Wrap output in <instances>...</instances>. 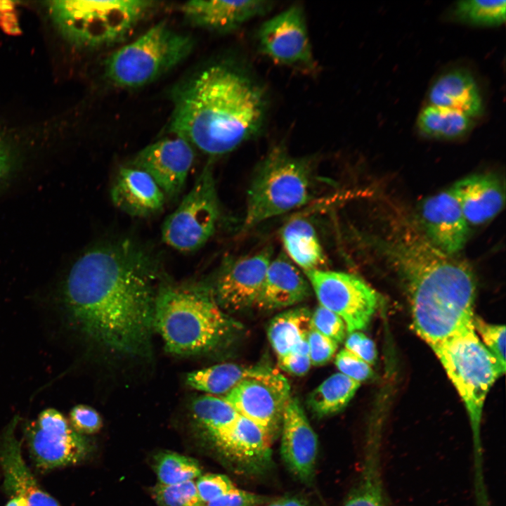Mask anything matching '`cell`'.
<instances>
[{"mask_svg":"<svg viewBox=\"0 0 506 506\" xmlns=\"http://www.w3.org/2000/svg\"><path fill=\"white\" fill-rule=\"evenodd\" d=\"M430 105L460 111L472 119L484 112V103L473 75L465 69H453L441 74L428 92Z\"/></svg>","mask_w":506,"mask_h":506,"instance_id":"603a6c76","label":"cell"},{"mask_svg":"<svg viewBox=\"0 0 506 506\" xmlns=\"http://www.w3.org/2000/svg\"><path fill=\"white\" fill-rule=\"evenodd\" d=\"M159 278L157 260L129 240L93 248L68 273L63 312L90 344L123 356H147Z\"/></svg>","mask_w":506,"mask_h":506,"instance_id":"6da1fadb","label":"cell"},{"mask_svg":"<svg viewBox=\"0 0 506 506\" xmlns=\"http://www.w3.org/2000/svg\"><path fill=\"white\" fill-rule=\"evenodd\" d=\"M113 204L134 217H148L164 208L166 196L153 179L133 166L122 167L110 190Z\"/></svg>","mask_w":506,"mask_h":506,"instance_id":"ffe728a7","label":"cell"},{"mask_svg":"<svg viewBox=\"0 0 506 506\" xmlns=\"http://www.w3.org/2000/svg\"><path fill=\"white\" fill-rule=\"evenodd\" d=\"M267 506H307L303 501L294 498H287L274 501Z\"/></svg>","mask_w":506,"mask_h":506,"instance_id":"f6af8a7d","label":"cell"},{"mask_svg":"<svg viewBox=\"0 0 506 506\" xmlns=\"http://www.w3.org/2000/svg\"><path fill=\"white\" fill-rule=\"evenodd\" d=\"M344 349L370 365L376 361L377 350L374 342L361 331L349 333L344 342Z\"/></svg>","mask_w":506,"mask_h":506,"instance_id":"b9f144b4","label":"cell"},{"mask_svg":"<svg viewBox=\"0 0 506 506\" xmlns=\"http://www.w3.org/2000/svg\"><path fill=\"white\" fill-rule=\"evenodd\" d=\"M153 467L158 484L162 485H174L191 481L200 477L202 473L196 460L170 451L157 455Z\"/></svg>","mask_w":506,"mask_h":506,"instance_id":"1f68e13d","label":"cell"},{"mask_svg":"<svg viewBox=\"0 0 506 506\" xmlns=\"http://www.w3.org/2000/svg\"><path fill=\"white\" fill-rule=\"evenodd\" d=\"M461 396L472 431L474 480L484 479L480 429L486 395L505 371L478 337L471 323L446 340L430 346Z\"/></svg>","mask_w":506,"mask_h":506,"instance_id":"5b68a950","label":"cell"},{"mask_svg":"<svg viewBox=\"0 0 506 506\" xmlns=\"http://www.w3.org/2000/svg\"><path fill=\"white\" fill-rule=\"evenodd\" d=\"M193 47L190 36L162 21L113 52L105 62V73L118 86L141 87L179 65Z\"/></svg>","mask_w":506,"mask_h":506,"instance_id":"ba28073f","label":"cell"},{"mask_svg":"<svg viewBox=\"0 0 506 506\" xmlns=\"http://www.w3.org/2000/svg\"><path fill=\"white\" fill-rule=\"evenodd\" d=\"M26 436L33 461L44 469L75 464L88 451L84 437L54 408L41 411L27 427Z\"/></svg>","mask_w":506,"mask_h":506,"instance_id":"7c38bea8","label":"cell"},{"mask_svg":"<svg viewBox=\"0 0 506 506\" xmlns=\"http://www.w3.org/2000/svg\"><path fill=\"white\" fill-rule=\"evenodd\" d=\"M257 39L260 51L275 63L304 71L316 68L303 8L294 5L264 22Z\"/></svg>","mask_w":506,"mask_h":506,"instance_id":"4fadbf2b","label":"cell"},{"mask_svg":"<svg viewBox=\"0 0 506 506\" xmlns=\"http://www.w3.org/2000/svg\"><path fill=\"white\" fill-rule=\"evenodd\" d=\"M195 486L200 499L205 504L236 488L228 476L220 474L200 476Z\"/></svg>","mask_w":506,"mask_h":506,"instance_id":"74e56055","label":"cell"},{"mask_svg":"<svg viewBox=\"0 0 506 506\" xmlns=\"http://www.w3.org/2000/svg\"><path fill=\"white\" fill-rule=\"evenodd\" d=\"M472 323L484 345L505 368V326L487 323L476 316H474Z\"/></svg>","mask_w":506,"mask_h":506,"instance_id":"e575fe53","label":"cell"},{"mask_svg":"<svg viewBox=\"0 0 506 506\" xmlns=\"http://www.w3.org/2000/svg\"><path fill=\"white\" fill-rule=\"evenodd\" d=\"M311 325L323 335L336 342H342L346 334L343 320L336 313L318 305L311 313Z\"/></svg>","mask_w":506,"mask_h":506,"instance_id":"d590c367","label":"cell"},{"mask_svg":"<svg viewBox=\"0 0 506 506\" xmlns=\"http://www.w3.org/2000/svg\"><path fill=\"white\" fill-rule=\"evenodd\" d=\"M219 216L214 174L207 164L179 205L164 221L162 240L182 252L198 250L213 235Z\"/></svg>","mask_w":506,"mask_h":506,"instance_id":"9c48e42d","label":"cell"},{"mask_svg":"<svg viewBox=\"0 0 506 506\" xmlns=\"http://www.w3.org/2000/svg\"><path fill=\"white\" fill-rule=\"evenodd\" d=\"M281 424L282 458L294 476L309 483L314 473L318 439L296 398L291 397L286 404Z\"/></svg>","mask_w":506,"mask_h":506,"instance_id":"e0dca14e","label":"cell"},{"mask_svg":"<svg viewBox=\"0 0 506 506\" xmlns=\"http://www.w3.org/2000/svg\"><path fill=\"white\" fill-rule=\"evenodd\" d=\"M381 448L377 435L370 438L361 479L343 506H387L381 478Z\"/></svg>","mask_w":506,"mask_h":506,"instance_id":"83f0119b","label":"cell"},{"mask_svg":"<svg viewBox=\"0 0 506 506\" xmlns=\"http://www.w3.org/2000/svg\"><path fill=\"white\" fill-rule=\"evenodd\" d=\"M9 166L10 162L8 153L0 141V181L4 179L8 173Z\"/></svg>","mask_w":506,"mask_h":506,"instance_id":"ee69618b","label":"cell"},{"mask_svg":"<svg viewBox=\"0 0 506 506\" xmlns=\"http://www.w3.org/2000/svg\"><path fill=\"white\" fill-rule=\"evenodd\" d=\"M280 367L285 372L296 376L305 375L311 366L309 355L290 353L278 360Z\"/></svg>","mask_w":506,"mask_h":506,"instance_id":"7bdbcfd3","label":"cell"},{"mask_svg":"<svg viewBox=\"0 0 506 506\" xmlns=\"http://www.w3.org/2000/svg\"><path fill=\"white\" fill-rule=\"evenodd\" d=\"M233 326L209 287L161 283L154 329L169 353L187 356L209 351L225 339Z\"/></svg>","mask_w":506,"mask_h":506,"instance_id":"277c9868","label":"cell"},{"mask_svg":"<svg viewBox=\"0 0 506 506\" xmlns=\"http://www.w3.org/2000/svg\"><path fill=\"white\" fill-rule=\"evenodd\" d=\"M153 495L159 506H206L193 480L174 485L157 484Z\"/></svg>","mask_w":506,"mask_h":506,"instance_id":"836d02e7","label":"cell"},{"mask_svg":"<svg viewBox=\"0 0 506 506\" xmlns=\"http://www.w3.org/2000/svg\"><path fill=\"white\" fill-rule=\"evenodd\" d=\"M309 353L311 365H323L334 356L338 344L323 335L311 325L308 334Z\"/></svg>","mask_w":506,"mask_h":506,"instance_id":"f35d334b","label":"cell"},{"mask_svg":"<svg viewBox=\"0 0 506 506\" xmlns=\"http://www.w3.org/2000/svg\"><path fill=\"white\" fill-rule=\"evenodd\" d=\"M258 368L233 363H220L188 373L186 383L190 387L210 395H226L254 373Z\"/></svg>","mask_w":506,"mask_h":506,"instance_id":"f1b7e54d","label":"cell"},{"mask_svg":"<svg viewBox=\"0 0 506 506\" xmlns=\"http://www.w3.org/2000/svg\"><path fill=\"white\" fill-rule=\"evenodd\" d=\"M272 436L261 425L239 415L230 432L217 444L244 463L265 464L270 460Z\"/></svg>","mask_w":506,"mask_h":506,"instance_id":"cb8c5ba5","label":"cell"},{"mask_svg":"<svg viewBox=\"0 0 506 506\" xmlns=\"http://www.w3.org/2000/svg\"><path fill=\"white\" fill-rule=\"evenodd\" d=\"M272 6L269 1L194 0L186 2L181 11L191 25L226 33L266 13Z\"/></svg>","mask_w":506,"mask_h":506,"instance_id":"d6986e66","label":"cell"},{"mask_svg":"<svg viewBox=\"0 0 506 506\" xmlns=\"http://www.w3.org/2000/svg\"><path fill=\"white\" fill-rule=\"evenodd\" d=\"M311 312L306 307H296L275 316L267 328L269 342L278 360L292 353L307 339L311 329Z\"/></svg>","mask_w":506,"mask_h":506,"instance_id":"484cf974","label":"cell"},{"mask_svg":"<svg viewBox=\"0 0 506 506\" xmlns=\"http://www.w3.org/2000/svg\"><path fill=\"white\" fill-rule=\"evenodd\" d=\"M269 498L237 488L208 502L206 506H257L269 501Z\"/></svg>","mask_w":506,"mask_h":506,"instance_id":"60d3db41","label":"cell"},{"mask_svg":"<svg viewBox=\"0 0 506 506\" xmlns=\"http://www.w3.org/2000/svg\"><path fill=\"white\" fill-rule=\"evenodd\" d=\"M272 254L268 247L224 263L213 290L219 306L231 311L254 306Z\"/></svg>","mask_w":506,"mask_h":506,"instance_id":"5bb4252c","label":"cell"},{"mask_svg":"<svg viewBox=\"0 0 506 506\" xmlns=\"http://www.w3.org/2000/svg\"><path fill=\"white\" fill-rule=\"evenodd\" d=\"M420 215L424 237L435 248L453 256L464 247L469 225L451 188L425 199Z\"/></svg>","mask_w":506,"mask_h":506,"instance_id":"2e32d148","label":"cell"},{"mask_svg":"<svg viewBox=\"0 0 506 506\" xmlns=\"http://www.w3.org/2000/svg\"><path fill=\"white\" fill-rule=\"evenodd\" d=\"M18 417L6 426L0 439V465L6 491L23 498L28 506H60L58 502L39 485L22 455L21 442L15 435Z\"/></svg>","mask_w":506,"mask_h":506,"instance_id":"ac0fdd59","label":"cell"},{"mask_svg":"<svg viewBox=\"0 0 506 506\" xmlns=\"http://www.w3.org/2000/svg\"><path fill=\"white\" fill-rule=\"evenodd\" d=\"M360 385L340 372L335 373L309 394L308 404L319 417L335 414L346 406Z\"/></svg>","mask_w":506,"mask_h":506,"instance_id":"f546056e","label":"cell"},{"mask_svg":"<svg viewBox=\"0 0 506 506\" xmlns=\"http://www.w3.org/2000/svg\"><path fill=\"white\" fill-rule=\"evenodd\" d=\"M6 506H28L26 500L20 496L13 497Z\"/></svg>","mask_w":506,"mask_h":506,"instance_id":"bcb514c9","label":"cell"},{"mask_svg":"<svg viewBox=\"0 0 506 506\" xmlns=\"http://www.w3.org/2000/svg\"><path fill=\"white\" fill-rule=\"evenodd\" d=\"M266 112L264 91L249 74L229 65L214 64L179 90L170 131L216 157L257 136Z\"/></svg>","mask_w":506,"mask_h":506,"instance_id":"7a4b0ae2","label":"cell"},{"mask_svg":"<svg viewBox=\"0 0 506 506\" xmlns=\"http://www.w3.org/2000/svg\"><path fill=\"white\" fill-rule=\"evenodd\" d=\"M313 161L278 145L256 169L249 184L243 227L247 230L307 203L313 196Z\"/></svg>","mask_w":506,"mask_h":506,"instance_id":"8992f818","label":"cell"},{"mask_svg":"<svg viewBox=\"0 0 506 506\" xmlns=\"http://www.w3.org/2000/svg\"><path fill=\"white\" fill-rule=\"evenodd\" d=\"M303 273L320 305L338 315L348 333L368 326L375 312L378 297L363 279L349 273L324 269Z\"/></svg>","mask_w":506,"mask_h":506,"instance_id":"30bf717a","label":"cell"},{"mask_svg":"<svg viewBox=\"0 0 506 506\" xmlns=\"http://www.w3.org/2000/svg\"><path fill=\"white\" fill-rule=\"evenodd\" d=\"M287 378L278 371L259 367L222 397L236 412L261 425L272 435L291 398Z\"/></svg>","mask_w":506,"mask_h":506,"instance_id":"8fae6325","label":"cell"},{"mask_svg":"<svg viewBox=\"0 0 506 506\" xmlns=\"http://www.w3.org/2000/svg\"><path fill=\"white\" fill-rule=\"evenodd\" d=\"M383 247L404 282L414 328L430 346L472 323L476 285L467 264L409 231Z\"/></svg>","mask_w":506,"mask_h":506,"instance_id":"3957f363","label":"cell"},{"mask_svg":"<svg viewBox=\"0 0 506 506\" xmlns=\"http://www.w3.org/2000/svg\"><path fill=\"white\" fill-rule=\"evenodd\" d=\"M195 420L218 443L231 429L239 414L223 398L203 395L192 403Z\"/></svg>","mask_w":506,"mask_h":506,"instance_id":"4dcf8cb0","label":"cell"},{"mask_svg":"<svg viewBox=\"0 0 506 506\" xmlns=\"http://www.w3.org/2000/svg\"><path fill=\"white\" fill-rule=\"evenodd\" d=\"M311 291L305 275L280 255L271 261L254 306L270 311L289 308L305 300Z\"/></svg>","mask_w":506,"mask_h":506,"instance_id":"44dd1931","label":"cell"},{"mask_svg":"<svg viewBox=\"0 0 506 506\" xmlns=\"http://www.w3.org/2000/svg\"><path fill=\"white\" fill-rule=\"evenodd\" d=\"M194 160L191 145L184 138H165L138 152L131 165L148 174L166 197L174 198L181 192Z\"/></svg>","mask_w":506,"mask_h":506,"instance_id":"9a60e30c","label":"cell"},{"mask_svg":"<svg viewBox=\"0 0 506 506\" xmlns=\"http://www.w3.org/2000/svg\"><path fill=\"white\" fill-rule=\"evenodd\" d=\"M469 225H481L493 219L502 209L504 189L491 174L465 177L450 187Z\"/></svg>","mask_w":506,"mask_h":506,"instance_id":"7402d4cb","label":"cell"},{"mask_svg":"<svg viewBox=\"0 0 506 506\" xmlns=\"http://www.w3.org/2000/svg\"><path fill=\"white\" fill-rule=\"evenodd\" d=\"M281 240L290 261L303 272L323 269L326 257L312 223L304 218L289 221L281 230Z\"/></svg>","mask_w":506,"mask_h":506,"instance_id":"d4e9b609","label":"cell"},{"mask_svg":"<svg viewBox=\"0 0 506 506\" xmlns=\"http://www.w3.org/2000/svg\"><path fill=\"white\" fill-rule=\"evenodd\" d=\"M71 427L80 434H91L100 430L102 420L98 413L92 407L79 404L70 412Z\"/></svg>","mask_w":506,"mask_h":506,"instance_id":"ab89813d","label":"cell"},{"mask_svg":"<svg viewBox=\"0 0 506 506\" xmlns=\"http://www.w3.org/2000/svg\"><path fill=\"white\" fill-rule=\"evenodd\" d=\"M156 4L146 0L55 1L50 11L70 41L98 47L122 41Z\"/></svg>","mask_w":506,"mask_h":506,"instance_id":"52a82bcc","label":"cell"},{"mask_svg":"<svg viewBox=\"0 0 506 506\" xmlns=\"http://www.w3.org/2000/svg\"><path fill=\"white\" fill-rule=\"evenodd\" d=\"M458 20L479 26H498L505 21V1L465 0L453 8Z\"/></svg>","mask_w":506,"mask_h":506,"instance_id":"d6a6232c","label":"cell"},{"mask_svg":"<svg viewBox=\"0 0 506 506\" xmlns=\"http://www.w3.org/2000/svg\"><path fill=\"white\" fill-rule=\"evenodd\" d=\"M335 363L341 374L359 383L372 375L370 365L346 349L337 353Z\"/></svg>","mask_w":506,"mask_h":506,"instance_id":"8d00e7d4","label":"cell"},{"mask_svg":"<svg viewBox=\"0 0 506 506\" xmlns=\"http://www.w3.org/2000/svg\"><path fill=\"white\" fill-rule=\"evenodd\" d=\"M417 125L427 136L453 140L465 136L472 129L474 119L453 109L429 104L420 112Z\"/></svg>","mask_w":506,"mask_h":506,"instance_id":"4316f807","label":"cell"}]
</instances>
